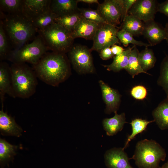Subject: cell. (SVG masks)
Listing matches in <instances>:
<instances>
[{"instance_id":"30","label":"cell","mask_w":168,"mask_h":168,"mask_svg":"<svg viewBox=\"0 0 168 168\" xmlns=\"http://www.w3.org/2000/svg\"><path fill=\"white\" fill-rule=\"evenodd\" d=\"M157 83L162 88L166 94V97H168V54L161 63Z\"/></svg>"},{"instance_id":"4","label":"cell","mask_w":168,"mask_h":168,"mask_svg":"<svg viewBox=\"0 0 168 168\" xmlns=\"http://www.w3.org/2000/svg\"><path fill=\"white\" fill-rule=\"evenodd\" d=\"M165 150L155 141L145 139L136 144L133 159L138 168H159L161 161L165 160Z\"/></svg>"},{"instance_id":"17","label":"cell","mask_w":168,"mask_h":168,"mask_svg":"<svg viewBox=\"0 0 168 168\" xmlns=\"http://www.w3.org/2000/svg\"><path fill=\"white\" fill-rule=\"evenodd\" d=\"M7 94L15 98L12 88L11 75L10 67L4 62L0 64V96L2 105L4 97Z\"/></svg>"},{"instance_id":"9","label":"cell","mask_w":168,"mask_h":168,"mask_svg":"<svg viewBox=\"0 0 168 168\" xmlns=\"http://www.w3.org/2000/svg\"><path fill=\"white\" fill-rule=\"evenodd\" d=\"M97 10L106 23L116 26L125 16L122 0H104L98 4Z\"/></svg>"},{"instance_id":"27","label":"cell","mask_w":168,"mask_h":168,"mask_svg":"<svg viewBox=\"0 0 168 168\" xmlns=\"http://www.w3.org/2000/svg\"><path fill=\"white\" fill-rule=\"evenodd\" d=\"M138 58L141 68L145 72L153 68L156 60L152 50L147 47L139 52Z\"/></svg>"},{"instance_id":"12","label":"cell","mask_w":168,"mask_h":168,"mask_svg":"<svg viewBox=\"0 0 168 168\" xmlns=\"http://www.w3.org/2000/svg\"><path fill=\"white\" fill-rule=\"evenodd\" d=\"M142 35L151 46L156 45L166 39V33L164 28L154 20L144 23Z\"/></svg>"},{"instance_id":"18","label":"cell","mask_w":168,"mask_h":168,"mask_svg":"<svg viewBox=\"0 0 168 168\" xmlns=\"http://www.w3.org/2000/svg\"><path fill=\"white\" fill-rule=\"evenodd\" d=\"M77 0H51L49 8L57 16H65L79 11Z\"/></svg>"},{"instance_id":"16","label":"cell","mask_w":168,"mask_h":168,"mask_svg":"<svg viewBox=\"0 0 168 168\" xmlns=\"http://www.w3.org/2000/svg\"><path fill=\"white\" fill-rule=\"evenodd\" d=\"M0 111V130L3 135L19 137L22 132V128L16 122L14 119L8 115L3 110Z\"/></svg>"},{"instance_id":"11","label":"cell","mask_w":168,"mask_h":168,"mask_svg":"<svg viewBox=\"0 0 168 168\" xmlns=\"http://www.w3.org/2000/svg\"><path fill=\"white\" fill-rule=\"evenodd\" d=\"M104 159L108 168H133L123 148L114 147L108 150L104 155Z\"/></svg>"},{"instance_id":"20","label":"cell","mask_w":168,"mask_h":168,"mask_svg":"<svg viewBox=\"0 0 168 168\" xmlns=\"http://www.w3.org/2000/svg\"><path fill=\"white\" fill-rule=\"evenodd\" d=\"M123 21L121 29L128 32L133 36L142 35L144 23L140 19L128 14Z\"/></svg>"},{"instance_id":"2","label":"cell","mask_w":168,"mask_h":168,"mask_svg":"<svg viewBox=\"0 0 168 168\" xmlns=\"http://www.w3.org/2000/svg\"><path fill=\"white\" fill-rule=\"evenodd\" d=\"M1 12L3 20L1 21L14 49L25 44L37 31L30 21L22 13L5 14Z\"/></svg>"},{"instance_id":"7","label":"cell","mask_w":168,"mask_h":168,"mask_svg":"<svg viewBox=\"0 0 168 168\" xmlns=\"http://www.w3.org/2000/svg\"><path fill=\"white\" fill-rule=\"evenodd\" d=\"M91 50L86 46L73 45L68 52L70 59L74 68L82 73L94 71Z\"/></svg>"},{"instance_id":"5","label":"cell","mask_w":168,"mask_h":168,"mask_svg":"<svg viewBox=\"0 0 168 168\" xmlns=\"http://www.w3.org/2000/svg\"><path fill=\"white\" fill-rule=\"evenodd\" d=\"M38 31L48 49L52 52L65 54L73 46L74 39L71 32L54 22Z\"/></svg>"},{"instance_id":"33","label":"cell","mask_w":168,"mask_h":168,"mask_svg":"<svg viewBox=\"0 0 168 168\" xmlns=\"http://www.w3.org/2000/svg\"><path fill=\"white\" fill-rule=\"evenodd\" d=\"M79 11L81 16L87 20L99 24L107 23L97 10L91 8H79Z\"/></svg>"},{"instance_id":"25","label":"cell","mask_w":168,"mask_h":168,"mask_svg":"<svg viewBox=\"0 0 168 168\" xmlns=\"http://www.w3.org/2000/svg\"><path fill=\"white\" fill-rule=\"evenodd\" d=\"M57 17L49 7L30 21L38 31L51 24Z\"/></svg>"},{"instance_id":"40","label":"cell","mask_w":168,"mask_h":168,"mask_svg":"<svg viewBox=\"0 0 168 168\" xmlns=\"http://www.w3.org/2000/svg\"><path fill=\"white\" fill-rule=\"evenodd\" d=\"M165 28L166 33V40L168 44V22L166 23Z\"/></svg>"},{"instance_id":"6","label":"cell","mask_w":168,"mask_h":168,"mask_svg":"<svg viewBox=\"0 0 168 168\" xmlns=\"http://www.w3.org/2000/svg\"><path fill=\"white\" fill-rule=\"evenodd\" d=\"M48 49L40 35L31 43L11 51L7 59L13 63L36 64Z\"/></svg>"},{"instance_id":"24","label":"cell","mask_w":168,"mask_h":168,"mask_svg":"<svg viewBox=\"0 0 168 168\" xmlns=\"http://www.w3.org/2000/svg\"><path fill=\"white\" fill-rule=\"evenodd\" d=\"M17 147L11 144L5 140L0 139V162L2 167L13 159Z\"/></svg>"},{"instance_id":"23","label":"cell","mask_w":168,"mask_h":168,"mask_svg":"<svg viewBox=\"0 0 168 168\" xmlns=\"http://www.w3.org/2000/svg\"><path fill=\"white\" fill-rule=\"evenodd\" d=\"M139 53L138 49L135 45L129 54L128 64L125 69L133 78L135 75L141 73L148 74L143 71L140 66L138 58Z\"/></svg>"},{"instance_id":"39","label":"cell","mask_w":168,"mask_h":168,"mask_svg":"<svg viewBox=\"0 0 168 168\" xmlns=\"http://www.w3.org/2000/svg\"><path fill=\"white\" fill-rule=\"evenodd\" d=\"M78 2H81L88 4L97 3L99 4V1L97 0H77Z\"/></svg>"},{"instance_id":"31","label":"cell","mask_w":168,"mask_h":168,"mask_svg":"<svg viewBox=\"0 0 168 168\" xmlns=\"http://www.w3.org/2000/svg\"><path fill=\"white\" fill-rule=\"evenodd\" d=\"M133 36L130 33L122 29L119 30L117 33V37L119 41L125 47H127L130 44L135 46H144L146 47L151 46L149 44L135 40Z\"/></svg>"},{"instance_id":"38","label":"cell","mask_w":168,"mask_h":168,"mask_svg":"<svg viewBox=\"0 0 168 168\" xmlns=\"http://www.w3.org/2000/svg\"><path fill=\"white\" fill-rule=\"evenodd\" d=\"M111 49L113 54L115 56L121 54L125 50L122 47L116 44L113 45Z\"/></svg>"},{"instance_id":"8","label":"cell","mask_w":168,"mask_h":168,"mask_svg":"<svg viewBox=\"0 0 168 168\" xmlns=\"http://www.w3.org/2000/svg\"><path fill=\"white\" fill-rule=\"evenodd\" d=\"M117 27L108 23L100 24L93 39L92 46L90 49L100 52L104 48L116 44H120L117 37Z\"/></svg>"},{"instance_id":"10","label":"cell","mask_w":168,"mask_h":168,"mask_svg":"<svg viewBox=\"0 0 168 168\" xmlns=\"http://www.w3.org/2000/svg\"><path fill=\"white\" fill-rule=\"evenodd\" d=\"M159 3L155 0H136L128 14L145 23L154 20Z\"/></svg>"},{"instance_id":"13","label":"cell","mask_w":168,"mask_h":168,"mask_svg":"<svg viewBox=\"0 0 168 168\" xmlns=\"http://www.w3.org/2000/svg\"><path fill=\"white\" fill-rule=\"evenodd\" d=\"M103 100L106 105L105 112L110 114L117 112L120 102V95L118 92L102 80L99 81Z\"/></svg>"},{"instance_id":"35","label":"cell","mask_w":168,"mask_h":168,"mask_svg":"<svg viewBox=\"0 0 168 168\" xmlns=\"http://www.w3.org/2000/svg\"><path fill=\"white\" fill-rule=\"evenodd\" d=\"M100 57L104 60L109 59L112 58L114 55L110 47L103 49L100 51Z\"/></svg>"},{"instance_id":"36","label":"cell","mask_w":168,"mask_h":168,"mask_svg":"<svg viewBox=\"0 0 168 168\" xmlns=\"http://www.w3.org/2000/svg\"><path fill=\"white\" fill-rule=\"evenodd\" d=\"M158 12L163 13L168 17V0L159 4Z\"/></svg>"},{"instance_id":"21","label":"cell","mask_w":168,"mask_h":168,"mask_svg":"<svg viewBox=\"0 0 168 168\" xmlns=\"http://www.w3.org/2000/svg\"><path fill=\"white\" fill-rule=\"evenodd\" d=\"M152 115L161 129H168V97L162 101L153 110Z\"/></svg>"},{"instance_id":"1","label":"cell","mask_w":168,"mask_h":168,"mask_svg":"<svg viewBox=\"0 0 168 168\" xmlns=\"http://www.w3.org/2000/svg\"><path fill=\"white\" fill-rule=\"evenodd\" d=\"M33 66L37 77L53 86H58L65 80L69 72L65 54L46 53L36 64Z\"/></svg>"},{"instance_id":"32","label":"cell","mask_w":168,"mask_h":168,"mask_svg":"<svg viewBox=\"0 0 168 168\" xmlns=\"http://www.w3.org/2000/svg\"><path fill=\"white\" fill-rule=\"evenodd\" d=\"M9 39L3 28L2 21L0 22V58L1 61L7 59L11 51L9 46Z\"/></svg>"},{"instance_id":"15","label":"cell","mask_w":168,"mask_h":168,"mask_svg":"<svg viewBox=\"0 0 168 168\" xmlns=\"http://www.w3.org/2000/svg\"><path fill=\"white\" fill-rule=\"evenodd\" d=\"M51 0H24L22 13L32 21L49 7Z\"/></svg>"},{"instance_id":"22","label":"cell","mask_w":168,"mask_h":168,"mask_svg":"<svg viewBox=\"0 0 168 168\" xmlns=\"http://www.w3.org/2000/svg\"><path fill=\"white\" fill-rule=\"evenodd\" d=\"M135 45L130 47L124 50L120 54L115 56L114 57L112 63L109 65H104L107 70L118 72L127 67L128 62L129 54Z\"/></svg>"},{"instance_id":"41","label":"cell","mask_w":168,"mask_h":168,"mask_svg":"<svg viewBox=\"0 0 168 168\" xmlns=\"http://www.w3.org/2000/svg\"><path fill=\"white\" fill-rule=\"evenodd\" d=\"M159 168H168V161L164 163Z\"/></svg>"},{"instance_id":"14","label":"cell","mask_w":168,"mask_h":168,"mask_svg":"<svg viewBox=\"0 0 168 168\" xmlns=\"http://www.w3.org/2000/svg\"><path fill=\"white\" fill-rule=\"evenodd\" d=\"M100 24L87 20L81 16L78 22L71 32L73 38H82L92 40Z\"/></svg>"},{"instance_id":"19","label":"cell","mask_w":168,"mask_h":168,"mask_svg":"<svg viewBox=\"0 0 168 168\" xmlns=\"http://www.w3.org/2000/svg\"><path fill=\"white\" fill-rule=\"evenodd\" d=\"M114 113L113 117L105 119L103 121L104 129L109 136H113L121 131L125 124L127 123L124 113L119 114L117 112Z\"/></svg>"},{"instance_id":"3","label":"cell","mask_w":168,"mask_h":168,"mask_svg":"<svg viewBox=\"0 0 168 168\" xmlns=\"http://www.w3.org/2000/svg\"><path fill=\"white\" fill-rule=\"evenodd\" d=\"M10 67L15 97L27 98L31 96L37 84V77L33 69L25 63H13Z\"/></svg>"},{"instance_id":"28","label":"cell","mask_w":168,"mask_h":168,"mask_svg":"<svg viewBox=\"0 0 168 168\" xmlns=\"http://www.w3.org/2000/svg\"><path fill=\"white\" fill-rule=\"evenodd\" d=\"M155 122L154 120L147 121L145 119L137 118L133 120L130 123L132 127V132L128 137L125 145L123 147L124 149L128 146L129 142L133 139L136 135L141 133L146 130L147 125L150 123Z\"/></svg>"},{"instance_id":"26","label":"cell","mask_w":168,"mask_h":168,"mask_svg":"<svg viewBox=\"0 0 168 168\" xmlns=\"http://www.w3.org/2000/svg\"><path fill=\"white\" fill-rule=\"evenodd\" d=\"M81 18L79 11L65 16H57L54 22L63 26L71 33Z\"/></svg>"},{"instance_id":"37","label":"cell","mask_w":168,"mask_h":168,"mask_svg":"<svg viewBox=\"0 0 168 168\" xmlns=\"http://www.w3.org/2000/svg\"><path fill=\"white\" fill-rule=\"evenodd\" d=\"M122 1L125 10V16L124 19L128 14L129 10L136 1V0H122Z\"/></svg>"},{"instance_id":"34","label":"cell","mask_w":168,"mask_h":168,"mask_svg":"<svg viewBox=\"0 0 168 168\" xmlns=\"http://www.w3.org/2000/svg\"><path fill=\"white\" fill-rule=\"evenodd\" d=\"M147 91L146 88L141 85H138L133 87L131 91V94L135 99L138 100L144 99L147 95Z\"/></svg>"},{"instance_id":"29","label":"cell","mask_w":168,"mask_h":168,"mask_svg":"<svg viewBox=\"0 0 168 168\" xmlns=\"http://www.w3.org/2000/svg\"><path fill=\"white\" fill-rule=\"evenodd\" d=\"M23 0H0L1 12L7 14L22 13Z\"/></svg>"}]
</instances>
